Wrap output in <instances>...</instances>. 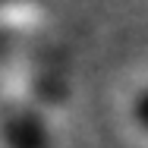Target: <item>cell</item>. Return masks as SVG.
<instances>
[{"label":"cell","mask_w":148,"mask_h":148,"mask_svg":"<svg viewBox=\"0 0 148 148\" xmlns=\"http://www.w3.org/2000/svg\"><path fill=\"white\" fill-rule=\"evenodd\" d=\"M0 3H16V0H0Z\"/></svg>","instance_id":"7a4b0ae2"},{"label":"cell","mask_w":148,"mask_h":148,"mask_svg":"<svg viewBox=\"0 0 148 148\" xmlns=\"http://www.w3.org/2000/svg\"><path fill=\"white\" fill-rule=\"evenodd\" d=\"M129 114H132V120H136V126H139L142 132H148V85H142V88L132 95Z\"/></svg>","instance_id":"6da1fadb"}]
</instances>
